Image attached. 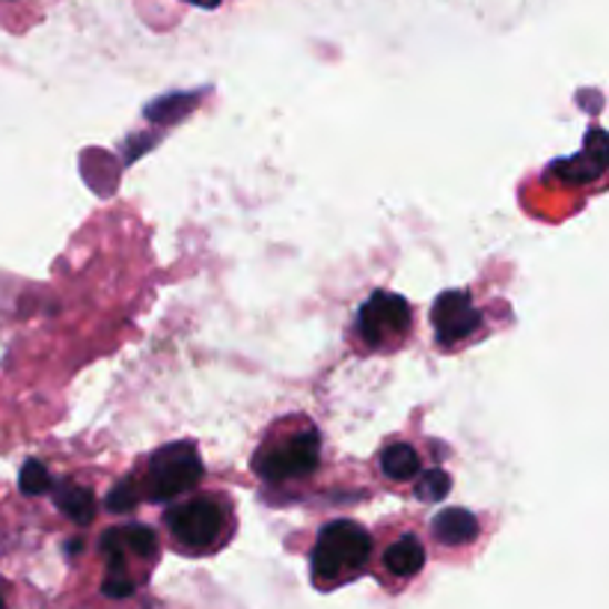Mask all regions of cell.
<instances>
[{"instance_id":"7a4b0ae2","label":"cell","mask_w":609,"mask_h":609,"mask_svg":"<svg viewBox=\"0 0 609 609\" xmlns=\"http://www.w3.org/2000/svg\"><path fill=\"white\" fill-rule=\"evenodd\" d=\"M166 541L176 554L187 559H205V556L221 554L230 545L238 529L235 503L223 490H200L176 499L164 508Z\"/></svg>"},{"instance_id":"52a82bcc","label":"cell","mask_w":609,"mask_h":609,"mask_svg":"<svg viewBox=\"0 0 609 609\" xmlns=\"http://www.w3.org/2000/svg\"><path fill=\"white\" fill-rule=\"evenodd\" d=\"M375 550H372V568L378 574V580L384 589L402 591L423 574L425 568V545L419 532L402 527L396 520L380 524L375 532Z\"/></svg>"},{"instance_id":"8fae6325","label":"cell","mask_w":609,"mask_h":609,"mask_svg":"<svg viewBox=\"0 0 609 609\" xmlns=\"http://www.w3.org/2000/svg\"><path fill=\"white\" fill-rule=\"evenodd\" d=\"M57 506L63 508V515H69L74 524H93L95 520V497L90 488L81 485H60L57 488Z\"/></svg>"},{"instance_id":"5bb4252c","label":"cell","mask_w":609,"mask_h":609,"mask_svg":"<svg viewBox=\"0 0 609 609\" xmlns=\"http://www.w3.org/2000/svg\"><path fill=\"white\" fill-rule=\"evenodd\" d=\"M0 609H10V603H7V586H3V580H0Z\"/></svg>"},{"instance_id":"6da1fadb","label":"cell","mask_w":609,"mask_h":609,"mask_svg":"<svg viewBox=\"0 0 609 609\" xmlns=\"http://www.w3.org/2000/svg\"><path fill=\"white\" fill-rule=\"evenodd\" d=\"M324 440L318 425L304 414H288L262 434L250 470L268 490H292L318 473Z\"/></svg>"},{"instance_id":"3957f363","label":"cell","mask_w":609,"mask_h":609,"mask_svg":"<svg viewBox=\"0 0 609 609\" xmlns=\"http://www.w3.org/2000/svg\"><path fill=\"white\" fill-rule=\"evenodd\" d=\"M372 550H375V538L352 517H333L322 524L309 550L313 586L318 591H336L361 580L372 568Z\"/></svg>"},{"instance_id":"30bf717a","label":"cell","mask_w":609,"mask_h":609,"mask_svg":"<svg viewBox=\"0 0 609 609\" xmlns=\"http://www.w3.org/2000/svg\"><path fill=\"white\" fill-rule=\"evenodd\" d=\"M378 470L393 485H414L425 470L423 453L407 440H387L378 455Z\"/></svg>"},{"instance_id":"4fadbf2b","label":"cell","mask_w":609,"mask_h":609,"mask_svg":"<svg viewBox=\"0 0 609 609\" xmlns=\"http://www.w3.org/2000/svg\"><path fill=\"white\" fill-rule=\"evenodd\" d=\"M21 490L28 494V497H42L45 490H51V473L45 470V464L39 461H28L21 467V479H19Z\"/></svg>"},{"instance_id":"7c38bea8","label":"cell","mask_w":609,"mask_h":609,"mask_svg":"<svg viewBox=\"0 0 609 609\" xmlns=\"http://www.w3.org/2000/svg\"><path fill=\"white\" fill-rule=\"evenodd\" d=\"M449 490H453V476L440 467H425L419 479L414 481V494L423 503H440L449 497Z\"/></svg>"},{"instance_id":"8992f818","label":"cell","mask_w":609,"mask_h":609,"mask_svg":"<svg viewBox=\"0 0 609 609\" xmlns=\"http://www.w3.org/2000/svg\"><path fill=\"white\" fill-rule=\"evenodd\" d=\"M414 333V309L405 297L387 288L372 292L352 324V345L361 354H396Z\"/></svg>"},{"instance_id":"5b68a950","label":"cell","mask_w":609,"mask_h":609,"mask_svg":"<svg viewBox=\"0 0 609 609\" xmlns=\"http://www.w3.org/2000/svg\"><path fill=\"white\" fill-rule=\"evenodd\" d=\"M203 479L205 464L194 440L164 444L143 461L138 476H131L138 499H146V503H176V499L194 494Z\"/></svg>"},{"instance_id":"277c9868","label":"cell","mask_w":609,"mask_h":609,"mask_svg":"<svg viewBox=\"0 0 609 609\" xmlns=\"http://www.w3.org/2000/svg\"><path fill=\"white\" fill-rule=\"evenodd\" d=\"M161 547L152 527L143 524H120L102 536L104 580L102 591L108 598L122 600L138 595V589L149 580L155 568Z\"/></svg>"},{"instance_id":"ba28073f","label":"cell","mask_w":609,"mask_h":609,"mask_svg":"<svg viewBox=\"0 0 609 609\" xmlns=\"http://www.w3.org/2000/svg\"><path fill=\"white\" fill-rule=\"evenodd\" d=\"M432 327L437 348H444L446 354H455L485 336V313L473 301L470 292L453 288V292H444L434 301Z\"/></svg>"},{"instance_id":"9c48e42d","label":"cell","mask_w":609,"mask_h":609,"mask_svg":"<svg viewBox=\"0 0 609 609\" xmlns=\"http://www.w3.org/2000/svg\"><path fill=\"white\" fill-rule=\"evenodd\" d=\"M432 538L440 547H470L479 541L481 527L479 517L467 511V508H444L432 517V527H428Z\"/></svg>"}]
</instances>
